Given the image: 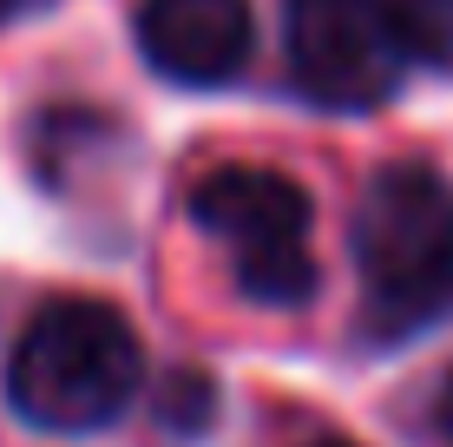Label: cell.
Returning <instances> with one entry per match:
<instances>
[{
	"label": "cell",
	"instance_id": "6da1fadb",
	"mask_svg": "<svg viewBox=\"0 0 453 447\" xmlns=\"http://www.w3.org/2000/svg\"><path fill=\"white\" fill-rule=\"evenodd\" d=\"M374 335H414L453 310V191L427 165H388L355 211Z\"/></svg>",
	"mask_w": 453,
	"mask_h": 447
},
{
	"label": "cell",
	"instance_id": "7a4b0ae2",
	"mask_svg": "<svg viewBox=\"0 0 453 447\" xmlns=\"http://www.w3.org/2000/svg\"><path fill=\"white\" fill-rule=\"evenodd\" d=\"M138 375H145V362H138L132 322L105 303L66 297V303H46L27 322L7 389L27 421L53 428V435H86V428H105L132 402Z\"/></svg>",
	"mask_w": 453,
	"mask_h": 447
},
{
	"label": "cell",
	"instance_id": "3957f363",
	"mask_svg": "<svg viewBox=\"0 0 453 447\" xmlns=\"http://www.w3.org/2000/svg\"><path fill=\"white\" fill-rule=\"evenodd\" d=\"M191 218L224 243L243 297L257 303H303L316 289V257H309V197L283 172L263 165H224L197 184Z\"/></svg>",
	"mask_w": 453,
	"mask_h": 447
},
{
	"label": "cell",
	"instance_id": "277c9868",
	"mask_svg": "<svg viewBox=\"0 0 453 447\" xmlns=\"http://www.w3.org/2000/svg\"><path fill=\"white\" fill-rule=\"evenodd\" d=\"M289 66L322 105H374L408 66L395 0H289Z\"/></svg>",
	"mask_w": 453,
	"mask_h": 447
},
{
	"label": "cell",
	"instance_id": "5b68a950",
	"mask_svg": "<svg viewBox=\"0 0 453 447\" xmlns=\"http://www.w3.org/2000/svg\"><path fill=\"white\" fill-rule=\"evenodd\" d=\"M138 40L165 80L217 86L250 59V7L243 0H145Z\"/></svg>",
	"mask_w": 453,
	"mask_h": 447
},
{
	"label": "cell",
	"instance_id": "8992f818",
	"mask_svg": "<svg viewBox=\"0 0 453 447\" xmlns=\"http://www.w3.org/2000/svg\"><path fill=\"white\" fill-rule=\"evenodd\" d=\"M401 46L420 66H453V0H395Z\"/></svg>",
	"mask_w": 453,
	"mask_h": 447
},
{
	"label": "cell",
	"instance_id": "52a82bcc",
	"mask_svg": "<svg viewBox=\"0 0 453 447\" xmlns=\"http://www.w3.org/2000/svg\"><path fill=\"white\" fill-rule=\"evenodd\" d=\"M441 414H447V428H453V375H447V402H441Z\"/></svg>",
	"mask_w": 453,
	"mask_h": 447
},
{
	"label": "cell",
	"instance_id": "ba28073f",
	"mask_svg": "<svg viewBox=\"0 0 453 447\" xmlns=\"http://www.w3.org/2000/svg\"><path fill=\"white\" fill-rule=\"evenodd\" d=\"M27 7V0H0V20H7V13H20Z\"/></svg>",
	"mask_w": 453,
	"mask_h": 447
}]
</instances>
